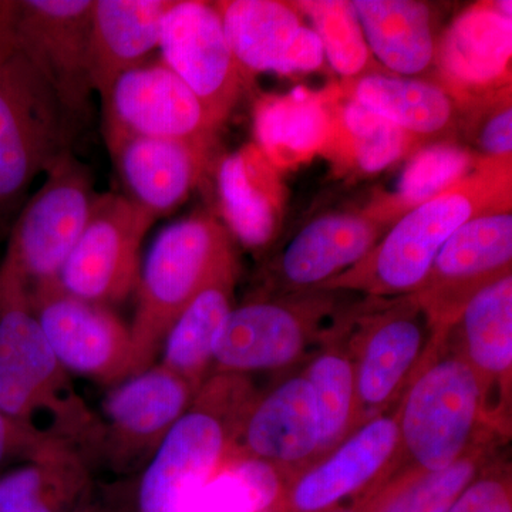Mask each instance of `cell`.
<instances>
[{"label":"cell","mask_w":512,"mask_h":512,"mask_svg":"<svg viewBox=\"0 0 512 512\" xmlns=\"http://www.w3.org/2000/svg\"><path fill=\"white\" fill-rule=\"evenodd\" d=\"M508 205H512V158L481 160L458 183L406 212L359 264L320 291H356L379 299L412 296L458 228Z\"/></svg>","instance_id":"cell-1"},{"label":"cell","mask_w":512,"mask_h":512,"mask_svg":"<svg viewBox=\"0 0 512 512\" xmlns=\"http://www.w3.org/2000/svg\"><path fill=\"white\" fill-rule=\"evenodd\" d=\"M0 410L94 466L99 420L40 329L25 285L0 268Z\"/></svg>","instance_id":"cell-2"},{"label":"cell","mask_w":512,"mask_h":512,"mask_svg":"<svg viewBox=\"0 0 512 512\" xmlns=\"http://www.w3.org/2000/svg\"><path fill=\"white\" fill-rule=\"evenodd\" d=\"M394 410L399 448L389 480L437 473L481 440L500 437L484 423L476 377L446 330Z\"/></svg>","instance_id":"cell-3"},{"label":"cell","mask_w":512,"mask_h":512,"mask_svg":"<svg viewBox=\"0 0 512 512\" xmlns=\"http://www.w3.org/2000/svg\"><path fill=\"white\" fill-rule=\"evenodd\" d=\"M255 397L247 376L212 373L143 468L136 512H190L234 446Z\"/></svg>","instance_id":"cell-4"},{"label":"cell","mask_w":512,"mask_h":512,"mask_svg":"<svg viewBox=\"0 0 512 512\" xmlns=\"http://www.w3.org/2000/svg\"><path fill=\"white\" fill-rule=\"evenodd\" d=\"M237 265L227 227L208 215L184 218L157 235L140 266L130 325L136 375L154 365L168 329L185 306Z\"/></svg>","instance_id":"cell-5"},{"label":"cell","mask_w":512,"mask_h":512,"mask_svg":"<svg viewBox=\"0 0 512 512\" xmlns=\"http://www.w3.org/2000/svg\"><path fill=\"white\" fill-rule=\"evenodd\" d=\"M77 121L12 42L0 57V239L8 237L36 177L72 151Z\"/></svg>","instance_id":"cell-6"},{"label":"cell","mask_w":512,"mask_h":512,"mask_svg":"<svg viewBox=\"0 0 512 512\" xmlns=\"http://www.w3.org/2000/svg\"><path fill=\"white\" fill-rule=\"evenodd\" d=\"M355 365V430L392 412L443 335L416 296L369 298L339 320Z\"/></svg>","instance_id":"cell-7"},{"label":"cell","mask_w":512,"mask_h":512,"mask_svg":"<svg viewBox=\"0 0 512 512\" xmlns=\"http://www.w3.org/2000/svg\"><path fill=\"white\" fill-rule=\"evenodd\" d=\"M45 175L42 187L28 198L13 222L0 265L25 285L29 296L57 285L97 197L89 168L72 151Z\"/></svg>","instance_id":"cell-8"},{"label":"cell","mask_w":512,"mask_h":512,"mask_svg":"<svg viewBox=\"0 0 512 512\" xmlns=\"http://www.w3.org/2000/svg\"><path fill=\"white\" fill-rule=\"evenodd\" d=\"M332 308L329 291L255 298L234 306L215 345L212 373L247 376L288 369L319 338Z\"/></svg>","instance_id":"cell-9"},{"label":"cell","mask_w":512,"mask_h":512,"mask_svg":"<svg viewBox=\"0 0 512 512\" xmlns=\"http://www.w3.org/2000/svg\"><path fill=\"white\" fill-rule=\"evenodd\" d=\"M195 394L190 384L160 363L111 387L97 414L94 463L119 474L146 467Z\"/></svg>","instance_id":"cell-10"},{"label":"cell","mask_w":512,"mask_h":512,"mask_svg":"<svg viewBox=\"0 0 512 512\" xmlns=\"http://www.w3.org/2000/svg\"><path fill=\"white\" fill-rule=\"evenodd\" d=\"M156 218L126 195L97 194L82 235L57 285L83 301L110 308L136 289L140 249Z\"/></svg>","instance_id":"cell-11"},{"label":"cell","mask_w":512,"mask_h":512,"mask_svg":"<svg viewBox=\"0 0 512 512\" xmlns=\"http://www.w3.org/2000/svg\"><path fill=\"white\" fill-rule=\"evenodd\" d=\"M94 0H3L13 45L83 120L93 93L89 40Z\"/></svg>","instance_id":"cell-12"},{"label":"cell","mask_w":512,"mask_h":512,"mask_svg":"<svg viewBox=\"0 0 512 512\" xmlns=\"http://www.w3.org/2000/svg\"><path fill=\"white\" fill-rule=\"evenodd\" d=\"M163 63L201 101L215 127L228 120L245 76L214 3L173 0L161 22Z\"/></svg>","instance_id":"cell-13"},{"label":"cell","mask_w":512,"mask_h":512,"mask_svg":"<svg viewBox=\"0 0 512 512\" xmlns=\"http://www.w3.org/2000/svg\"><path fill=\"white\" fill-rule=\"evenodd\" d=\"M40 329L60 365L104 386L136 375L133 339L110 308L69 295L59 285L30 296Z\"/></svg>","instance_id":"cell-14"},{"label":"cell","mask_w":512,"mask_h":512,"mask_svg":"<svg viewBox=\"0 0 512 512\" xmlns=\"http://www.w3.org/2000/svg\"><path fill=\"white\" fill-rule=\"evenodd\" d=\"M510 274L512 205L484 212L458 228L414 296L446 330L478 291Z\"/></svg>","instance_id":"cell-15"},{"label":"cell","mask_w":512,"mask_h":512,"mask_svg":"<svg viewBox=\"0 0 512 512\" xmlns=\"http://www.w3.org/2000/svg\"><path fill=\"white\" fill-rule=\"evenodd\" d=\"M101 103L107 143L150 137L211 146L218 131L201 101L163 62L127 70Z\"/></svg>","instance_id":"cell-16"},{"label":"cell","mask_w":512,"mask_h":512,"mask_svg":"<svg viewBox=\"0 0 512 512\" xmlns=\"http://www.w3.org/2000/svg\"><path fill=\"white\" fill-rule=\"evenodd\" d=\"M399 448L396 410L362 424L339 446L289 478L276 512H335L343 501L382 488Z\"/></svg>","instance_id":"cell-17"},{"label":"cell","mask_w":512,"mask_h":512,"mask_svg":"<svg viewBox=\"0 0 512 512\" xmlns=\"http://www.w3.org/2000/svg\"><path fill=\"white\" fill-rule=\"evenodd\" d=\"M446 336L476 377L484 423L507 439L511 434L512 274L478 291L448 326Z\"/></svg>","instance_id":"cell-18"},{"label":"cell","mask_w":512,"mask_h":512,"mask_svg":"<svg viewBox=\"0 0 512 512\" xmlns=\"http://www.w3.org/2000/svg\"><path fill=\"white\" fill-rule=\"evenodd\" d=\"M214 6L244 76L308 73L322 66V43L292 3L225 0Z\"/></svg>","instance_id":"cell-19"},{"label":"cell","mask_w":512,"mask_h":512,"mask_svg":"<svg viewBox=\"0 0 512 512\" xmlns=\"http://www.w3.org/2000/svg\"><path fill=\"white\" fill-rule=\"evenodd\" d=\"M387 231L366 210L316 218L275 259L272 281L282 296L318 292L359 264Z\"/></svg>","instance_id":"cell-20"},{"label":"cell","mask_w":512,"mask_h":512,"mask_svg":"<svg viewBox=\"0 0 512 512\" xmlns=\"http://www.w3.org/2000/svg\"><path fill=\"white\" fill-rule=\"evenodd\" d=\"M318 450L311 384L296 373L252 400L229 453L268 461L292 477L316 461Z\"/></svg>","instance_id":"cell-21"},{"label":"cell","mask_w":512,"mask_h":512,"mask_svg":"<svg viewBox=\"0 0 512 512\" xmlns=\"http://www.w3.org/2000/svg\"><path fill=\"white\" fill-rule=\"evenodd\" d=\"M512 20L493 2L478 3L461 13L436 50L443 86L458 103L510 86Z\"/></svg>","instance_id":"cell-22"},{"label":"cell","mask_w":512,"mask_h":512,"mask_svg":"<svg viewBox=\"0 0 512 512\" xmlns=\"http://www.w3.org/2000/svg\"><path fill=\"white\" fill-rule=\"evenodd\" d=\"M126 188L154 218L180 207L197 187L208 163V144L168 138L124 137L107 143Z\"/></svg>","instance_id":"cell-23"},{"label":"cell","mask_w":512,"mask_h":512,"mask_svg":"<svg viewBox=\"0 0 512 512\" xmlns=\"http://www.w3.org/2000/svg\"><path fill=\"white\" fill-rule=\"evenodd\" d=\"M173 0H94L89 77L101 101L127 70L158 49L161 22Z\"/></svg>","instance_id":"cell-24"},{"label":"cell","mask_w":512,"mask_h":512,"mask_svg":"<svg viewBox=\"0 0 512 512\" xmlns=\"http://www.w3.org/2000/svg\"><path fill=\"white\" fill-rule=\"evenodd\" d=\"M352 99L402 128L417 150L456 141L460 103L439 82L370 73L355 80Z\"/></svg>","instance_id":"cell-25"},{"label":"cell","mask_w":512,"mask_h":512,"mask_svg":"<svg viewBox=\"0 0 512 512\" xmlns=\"http://www.w3.org/2000/svg\"><path fill=\"white\" fill-rule=\"evenodd\" d=\"M217 184L229 234L245 247H265L274 237L281 207L272 164L258 147H244L221 161Z\"/></svg>","instance_id":"cell-26"},{"label":"cell","mask_w":512,"mask_h":512,"mask_svg":"<svg viewBox=\"0 0 512 512\" xmlns=\"http://www.w3.org/2000/svg\"><path fill=\"white\" fill-rule=\"evenodd\" d=\"M237 276L238 265L205 286L174 320L161 346L160 365L195 392L211 376L215 345L235 306Z\"/></svg>","instance_id":"cell-27"},{"label":"cell","mask_w":512,"mask_h":512,"mask_svg":"<svg viewBox=\"0 0 512 512\" xmlns=\"http://www.w3.org/2000/svg\"><path fill=\"white\" fill-rule=\"evenodd\" d=\"M353 9L367 46L402 77L420 76L436 63L429 6L414 0H355Z\"/></svg>","instance_id":"cell-28"},{"label":"cell","mask_w":512,"mask_h":512,"mask_svg":"<svg viewBox=\"0 0 512 512\" xmlns=\"http://www.w3.org/2000/svg\"><path fill=\"white\" fill-rule=\"evenodd\" d=\"M256 147L276 167L308 160L330 143L333 120L326 99L298 87L284 96H265L254 111Z\"/></svg>","instance_id":"cell-29"},{"label":"cell","mask_w":512,"mask_h":512,"mask_svg":"<svg viewBox=\"0 0 512 512\" xmlns=\"http://www.w3.org/2000/svg\"><path fill=\"white\" fill-rule=\"evenodd\" d=\"M93 487L89 461L62 448L0 476V512H72Z\"/></svg>","instance_id":"cell-30"},{"label":"cell","mask_w":512,"mask_h":512,"mask_svg":"<svg viewBox=\"0 0 512 512\" xmlns=\"http://www.w3.org/2000/svg\"><path fill=\"white\" fill-rule=\"evenodd\" d=\"M302 373L311 384L318 413L319 460L355 431V365L339 320Z\"/></svg>","instance_id":"cell-31"},{"label":"cell","mask_w":512,"mask_h":512,"mask_svg":"<svg viewBox=\"0 0 512 512\" xmlns=\"http://www.w3.org/2000/svg\"><path fill=\"white\" fill-rule=\"evenodd\" d=\"M478 158L457 141L430 144L413 153L404 167L392 194L384 195L367 208V212L389 229L406 212L446 191L471 171Z\"/></svg>","instance_id":"cell-32"},{"label":"cell","mask_w":512,"mask_h":512,"mask_svg":"<svg viewBox=\"0 0 512 512\" xmlns=\"http://www.w3.org/2000/svg\"><path fill=\"white\" fill-rule=\"evenodd\" d=\"M289 478L268 461L228 453L190 512H276Z\"/></svg>","instance_id":"cell-33"},{"label":"cell","mask_w":512,"mask_h":512,"mask_svg":"<svg viewBox=\"0 0 512 512\" xmlns=\"http://www.w3.org/2000/svg\"><path fill=\"white\" fill-rule=\"evenodd\" d=\"M301 15L308 16L313 32L322 43L323 55L340 76L359 79L377 73L365 35L352 2L346 0H302L292 2Z\"/></svg>","instance_id":"cell-34"},{"label":"cell","mask_w":512,"mask_h":512,"mask_svg":"<svg viewBox=\"0 0 512 512\" xmlns=\"http://www.w3.org/2000/svg\"><path fill=\"white\" fill-rule=\"evenodd\" d=\"M340 126L348 138L353 163L366 174L382 173L417 151L412 138L402 128L352 97L340 111Z\"/></svg>","instance_id":"cell-35"},{"label":"cell","mask_w":512,"mask_h":512,"mask_svg":"<svg viewBox=\"0 0 512 512\" xmlns=\"http://www.w3.org/2000/svg\"><path fill=\"white\" fill-rule=\"evenodd\" d=\"M458 133L478 158H512L511 84L461 104Z\"/></svg>","instance_id":"cell-36"},{"label":"cell","mask_w":512,"mask_h":512,"mask_svg":"<svg viewBox=\"0 0 512 512\" xmlns=\"http://www.w3.org/2000/svg\"><path fill=\"white\" fill-rule=\"evenodd\" d=\"M448 512H512L510 464L491 461Z\"/></svg>","instance_id":"cell-37"},{"label":"cell","mask_w":512,"mask_h":512,"mask_svg":"<svg viewBox=\"0 0 512 512\" xmlns=\"http://www.w3.org/2000/svg\"><path fill=\"white\" fill-rule=\"evenodd\" d=\"M62 448L73 447L37 433L0 410V470L12 463H29Z\"/></svg>","instance_id":"cell-38"},{"label":"cell","mask_w":512,"mask_h":512,"mask_svg":"<svg viewBox=\"0 0 512 512\" xmlns=\"http://www.w3.org/2000/svg\"><path fill=\"white\" fill-rule=\"evenodd\" d=\"M72 512H136V490L131 483L94 485Z\"/></svg>","instance_id":"cell-39"},{"label":"cell","mask_w":512,"mask_h":512,"mask_svg":"<svg viewBox=\"0 0 512 512\" xmlns=\"http://www.w3.org/2000/svg\"><path fill=\"white\" fill-rule=\"evenodd\" d=\"M10 45H12V39H10L8 22H6L5 8H3L2 0V2H0V57L8 52Z\"/></svg>","instance_id":"cell-40"},{"label":"cell","mask_w":512,"mask_h":512,"mask_svg":"<svg viewBox=\"0 0 512 512\" xmlns=\"http://www.w3.org/2000/svg\"><path fill=\"white\" fill-rule=\"evenodd\" d=\"M373 508V494L367 495V497L363 498L360 501V504L355 508H350V510L338 511V512H372Z\"/></svg>","instance_id":"cell-41"}]
</instances>
